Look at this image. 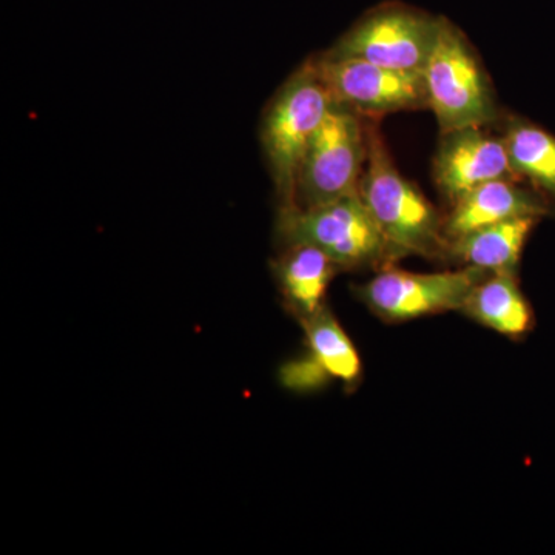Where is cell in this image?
Masks as SVG:
<instances>
[{
	"mask_svg": "<svg viewBox=\"0 0 555 555\" xmlns=\"http://www.w3.org/2000/svg\"><path fill=\"white\" fill-rule=\"evenodd\" d=\"M364 166L366 169L361 173L358 193L398 257H436L448 251V241L443 233L444 218L397 170L375 127L367 129Z\"/></svg>",
	"mask_w": 555,
	"mask_h": 555,
	"instance_id": "6da1fadb",
	"label": "cell"
},
{
	"mask_svg": "<svg viewBox=\"0 0 555 555\" xmlns=\"http://www.w3.org/2000/svg\"><path fill=\"white\" fill-rule=\"evenodd\" d=\"M278 232L286 246L317 247L339 269L385 268L400 258L369 214L358 190L321 206L280 208Z\"/></svg>",
	"mask_w": 555,
	"mask_h": 555,
	"instance_id": "7a4b0ae2",
	"label": "cell"
},
{
	"mask_svg": "<svg viewBox=\"0 0 555 555\" xmlns=\"http://www.w3.org/2000/svg\"><path fill=\"white\" fill-rule=\"evenodd\" d=\"M312 62L302 65L270 102L261 141L280 208L294 207L299 166L318 127L334 105Z\"/></svg>",
	"mask_w": 555,
	"mask_h": 555,
	"instance_id": "3957f363",
	"label": "cell"
},
{
	"mask_svg": "<svg viewBox=\"0 0 555 555\" xmlns=\"http://www.w3.org/2000/svg\"><path fill=\"white\" fill-rule=\"evenodd\" d=\"M427 107L441 131L485 127L496 118L494 96L465 35L444 17L425 69Z\"/></svg>",
	"mask_w": 555,
	"mask_h": 555,
	"instance_id": "277c9868",
	"label": "cell"
},
{
	"mask_svg": "<svg viewBox=\"0 0 555 555\" xmlns=\"http://www.w3.org/2000/svg\"><path fill=\"white\" fill-rule=\"evenodd\" d=\"M367 155V129L357 112L334 102L299 166L294 207L309 208L357 192Z\"/></svg>",
	"mask_w": 555,
	"mask_h": 555,
	"instance_id": "5b68a950",
	"label": "cell"
},
{
	"mask_svg": "<svg viewBox=\"0 0 555 555\" xmlns=\"http://www.w3.org/2000/svg\"><path fill=\"white\" fill-rule=\"evenodd\" d=\"M440 27L441 17L403 3H383L364 14L326 56L423 73Z\"/></svg>",
	"mask_w": 555,
	"mask_h": 555,
	"instance_id": "8992f818",
	"label": "cell"
},
{
	"mask_svg": "<svg viewBox=\"0 0 555 555\" xmlns=\"http://www.w3.org/2000/svg\"><path fill=\"white\" fill-rule=\"evenodd\" d=\"M488 273L470 266L418 273L389 264L379 269L366 284L357 287V295L385 323H408L451 310L462 312L470 292Z\"/></svg>",
	"mask_w": 555,
	"mask_h": 555,
	"instance_id": "52a82bcc",
	"label": "cell"
},
{
	"mask_svg": "<svg viewBox=\"0 0 555 555\" xmlns=\"http://www.w3.org/2000/svg\"><path fill=\"white\" fill-rule=\"evenodd\" d=\"M318 76L335 102L363 115L427 107L423 73L403 72L360 60L324 54L313 61Z\"/></svg>",
	"mask_w": 555,
	"mask_h": 555,
	"instance_id": "ba28073f",
	"label": "cell"
},
{
	"mask_svg": "<svg viewBox=\"0 0 555 555\" xmlns=\"http://www.w3.org/2000/svg\"><path fill=\"white\" fill-rule=\"evenodd\" d=\"M301 326L306 352L281 369L283 385L299 392L318 389L334 379L356 386L363 372L360 353L327 306L301 321Z\"/></svg>",
	"mask_w": 555,
	"mask_h": 555,
	"instance_id": "9c48e42d",
	"label": "cell"
},
{
	"mask_svg": "<svg viewBox=\"0 0 555 555\" xmlns=\"http://www.w3.org/2000/svg\"><path fill=\"white\" fill-rule=\"evenodd\" d=\"M505 142L483 131L466 127L443 133L438 149L434 177L438 190L454 204L467 192L496 179H513Z\"/></svg>",
	"mask_w": 555,
	"mask_h": 555,
	"instance_id": "30bf717a",
	"label": "cell"
},
{
	"mask_svg": "<svg viewBox=\"0 0 555 555\" xmlns=\"http://www.w3.org/2000/svg\"><path fill=\"white\" fill-rule=\"evenodd\" d=\"M545 207L531 193L514 185L513 179H496L470 190L452 204L443 219V233L448 243L474 230L499 224L518 217H537Z\"/></svg>",
	"mask_w": 555,
	"mask_h": 555,
	"instance_id": "8fae6325",
	"label": "cell"
},
{
	"mask_svg": "<svg viewBox=\"0 0 555 555\" xmlns=\"http://www.w3.org/2000/svg\"><path fill=\"white\" fill-rule=\"evenodd\" d=\"M273 269L284 305L301 323L326 308L327 288L339 266L317 247L292 244Z\"/></svg>",
	"mask_w": 555,
	"mask_h": 555,
	"instance_id": "7c38bea8",
	"label": "cell"
},
{
	"mask_svg": "<svg viewBox=\"0 0 555 555\" xmlns=\"http://www.w3.org/2000/svg\"><path fill=\"white\" fill-rule=\"evenodd\" d=\"M462 312L511 339L524 338L534 326V312L513 273H488L473 288Z\"/></svg>",
	"mask_w": 555,
	"mask_h": 555,
	"instance_id": "4fadbf2b",
	"label": "cell"
},
{
	"mask_svg": "<svg viewBox=\"0 0 555 555\" xmlns=\"http://www.w3.org/2000/svg\"><path fill=\"white\" fill-rule=\"evenodd\" d=\"M535 224L537 217L507 219L451 241L448 251L470 268L516 275L521 251Z\"/></svg>",
	"mask_w": 555,
	"mask_h": 555,
	"instance_id": "5bb4252c",
	"label": "cell"
},
{
	"mask_svg": "<svg viewBox=\"0 0 555 555\" xmlns=\"http://www.w3.org/2000/svg\"><path fill=\"white\" fill-rule=\"evenodd\" d=\"M507 156L516 173L525 175L555 196V138L537 127L513 126L505 139Z\"/></svg>",
	"mask_w": 555,
	"mask_h": 555,
	"instance_id": "9a60e30c",
	"label": "cell"
}]
</instances>
